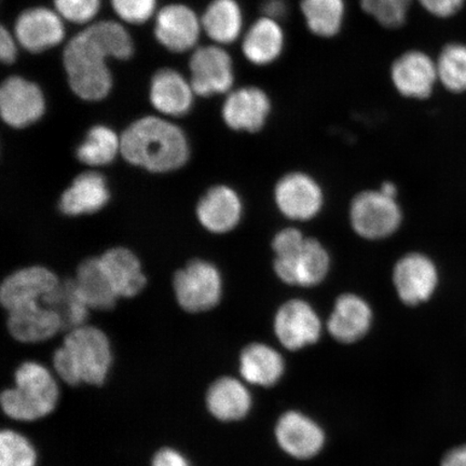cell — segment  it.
Segmentation results:
<instances>
[{"mask_svg": "<svg viewBox=\"0 0 466 466\" xmlns=\"http://www.w3.org/2000/svg\"><path fill=\"white\" fill-rule=\"evenodd\" d=\"M130 165L151 173L177 171L187 163L189 144L177 126L158 116H145L121 137V153Z\"/></svg>", "mask_w": 466, "mask_h": 466, "instance_id": "cell-1", "label": "cell"}, {"mask_svg": "<svg viewBox=\"0 0 466 466\" xmlns=\"http://www.w3.org/2000/svg\"><path fill=\"white\" fill-rule=\"evenodd\" d=\"M113 363L112 343L107 335L86 324L67 331L62 346L52 358L56 377L72 387L103 386Z\"/></svg>", "mask_w": 466, "mask_h": 466, "instance_id": "cell-2", "label": "cell"}, {"mask_svg": "<svg viewBox=\"0 0 466 466\" xmlns=\"http://www.w3.org/2000/svg\"><path fill=\"white\" fill-rule=\"evenodd\" d=\"M15 386L4 390L0 404L5 416L20 422L48 417L60 401L57 377L43 364L26 360L15 371Z\"/></svg>", "mask_w": 466, "mask_h": 466, "instance_id": "cell-3", "label": "cell"}, {"mask_svg": "<svg viewBox=\"0 0 466 466\" xmlns=\"http://www.w3.org/2000/svg\"><path fill=\"white\" fill-rule=\"evenodd\" d=\"M272 248L276 254L275 271L284 283L314 287L328 276L330 265L328 250L322 243L306 238L299 229L278 232Z\"/></svg>", "mask_w": 466, "mask_h": 466, "instance_id": "cell-4", "label": "cell"}, {"mask_svg": "<svg viewBox=\"0 0 466 466\" xmlns=\"http://www.w3.org/2000/svg\"><path fill=\"white\" fill-rule=\"evenodd\" d=\"M105 52L84 32L71 39L63 54L69 86L86 101H100L112 89Z\"/></svg>", "mask_w": 466, "mask_h": 466, "instance_id": "cell-5", "label": "cell"}, {"mask_svg": "<svg viewBox=\"0 0 466 466\" xmlns=\"http://www.w3.org/2000/svg\"><path fill=\"white\" fill-rule=\"evenodd\" d=\"M175 299L183 310L201 313L212 310L223 295V279L211 262L195 259L175 273Z\"/></svg>", "mask_w": 466, "mask_h": 466, "instance_id": "cell-6", "label": "cell"}, {"mask_svg": "<svg viewBox=\"0 0 466 466\" xmlns=\"http://www.w3.org/2000/svg\"><path fill=\"white\" fill-rule=\"evenodd\" d=\"M350 218L359 236L379 240L399 229L401 211L395 198L384 195L381 190L364 191L354 198Z\"/></svg>", "mask_w": 466, "mask_h": 466, "instance_id": "cell-7", "label": "cell"}, {"mask_svg": "<svg viewBox=\"0 0 466 466\" xmlns=\"http://www.w3.org/2000/svg\"><path fill=\"white\" fill-rule=\"evenodd\" d=\"M60 279L55 272L43 266L23 268L4 279L0 301L7 312L36 304H44Z\"/></svg>", "mask_w": 466, "mask_h": 466, "instance_id": "cell-8", "label": "cell"}, {"mask_svg": "<svg viewBox=\"0 0 466 466\" xmlns=\"http://www.w3.org/2000/svg\"><path fill=\"white\" fill-rule=\"evenodd\" d=\"M45 97L37 85L22 77H9L0 89V114L10 127L22 129L35 124L45 113Z\"/></svg>", "mask_w": 466, "mask_h": 466, "instance_id": "cell-9", "label": "cell"}, {"mask_svg": "<svg viewBox=\"0 0 466 466\" xmlns=\"http://www.w3.org/2000/svg\"><path fill=\"white\" fill-rule=\"evenodd\" d=\"M393 281L400 299L408 306H417L428 301L434 294L439 284V272L427 256L410 253L396 264Z\"/></svg>", "mask_w": 466, "mask_h": 466, "instance_id": "cell-10", "label": "cell"}, {"mask_svg": "<svg viewBox=\"0 0 466 466\" xmlns=\"http://www.w3.org/2000/svg\"><path fill=\"white\" fill-rule=\"evenodd\" d=\"M322 324L318 313L307 301L293 299L279 309L275 319V333L282 346L297 351L316 343Z\"/></svg>", "mask_w": 466, "mask_h": 466, "instance_id": "cell-11", "label": "cell"}, {"mask_svg": "<svg viewBox=\"0 0 466 466\" xmlns=\"http://www.w3.org/2000/svg\"><path fill=\"white\" fill-rule=\"evenodd\" d=\"M190 71L192 89L201 96L228 92L235 81L231 57L219 46L198 49L191 56Z\"/></svg>", "mask_w": 466, "mask_h": 466, "instance_id": "cell-12", "label": "cell"}, {"mask_svg": "<svg viewBox=\"0 0 466 466\" xmlns=\"http://www.w3.org/2000/svg\"><path fill=\"white\" fill-rule=\"evenodd\" d=\"M275 195L279 211L294 220L311 219L323 207L322 189L305 173L285 175L279 180Z\"/></svg>", "mask_w": 466, "mask_h": 466, "instance_id": "cell-13", "label": "cell"}, {"mask_svg": "<svg viewBox=\"0 0 466 466\" xmlns=\"http://www.w3.org/2000/svg\"><path fill=\"white\" fill-rule=\"evenodd\" d=\"M278 444L296 459H310L322 451L325 435L319 425L299 411L285 412L276 428Z\"/></svg>", "mask_w": 466, "mask_h": 466, "instance_id": "cell-14", "label": "cell"}, {"mask_svg": "<svg viewBox=\"0 0 466 466\" xmlns=\"http://www.w3.org/2000/svg\"><path fill=\"white\" fill-rule=\"evenodd\" d=\"M271 112L267 93L256 86L241 87L230 93L223 106V118L232 130L258 132Z\"/></svg>", "mask_w": 466, "mask_h": 466, "instance_id": "cell-15", "label": "cell"}, {"mask_svg": "<svg viewBox=\"0 0 466 466\" xmlns=\"http://www.w3.org/2000/svg\"><path fill=\"white\" fill-rule=\"evenodd\" d=\"M393 85L401 96L423 100L431 96L439 79L436 63L421 51H408L391 68Z\"/></svg>", "mask_w": 466, "mask_h": 466, "instance_id": "cell-16", "label": "cell"}, {"mask_svg": "<svg viewBox=\"0 0 466 466\" xmlns=\"http://www.w3.org/2000/svg\"><path fill=\"white\" fill-rule=\"evenodd\" d=\"M196 212L203 228L208 231L218 235L230 232L242 218L241 198L228 186H214L201 198Z\"/></svg>", "mask_w": 466, "mask_h": 466, "instance_id": "cell-17", "label": "cell"}, {"mask_svg": "<svg viewBox=\"0 0 466 466\" xmlns=\"http://www.w3.org/2000/svg\"><path fill=\"white\" fill-rule=\"evenodd\" d=\"M15 32L23 48L33 54L52 48L66 36L60 17L46 8L25 11L17 17Z\"/></svg>", "mask_w": 466, "mask_h": 466, "instance_id": "cell-18", "label": "cell"}, {"mask_svg": "<svg viewBox=\"0 0 466 466\" xmlns=\"http://www.w3.org/2000/svg\"><path fill=\"white\" fill-rule=\"evenodd\" d=\"M200 27L194 11L183 5H171L163 8L157 16L155 34L167 49L185 52L197 44Z\"/></svg>", "mask_w": 466, "mask_h": 466, "instance_id": "cell-19", "label": "cell"}, {"mask_svg": "<svg viewBox=\"0 0 466 466\" xmlns=\"http://www.w3.org/2000/svg\"><path fill=\"white\" fill-rule=\"evenodd\" d=\"M109 200L106 178L97 172H85L63 192L58 208L67 217H83L101 211Z\"/></svg>", "mask_w": 466, "mask_h": 466, "instance_id": "cell-20", "label": "cell"}, {"mask_svg": "<svg viewBox=\"0 0 466 466\" xmlns=\"http://www.w3.org/2000/svg\"><path fill=\"white\" fill-rule=\"evenodd\" d=\"M7 328L16 341L31 345L51 339L63 324L57 313L42 302L8 312Z\"/></svg>", "mask_w": 466, "mask_h": 466, "instance_id": "cell-21", "label": "cell"}, {"mask_svg": "<svg viewBox=\"0 0 466 466\" xmlns=\"http://www.w3.org/2000/svg\"><path fill=\"white\" fill-rule=\"evenodd\" d=\"M206 405L211 416L218 421H240L252 408V395L246 383L238 379L220 377L208 387Z\"/></svg>", "mask_w": 466, "mask_h": 466, "instance_id": "cell-22", "label": "cell"}, {"mask_svg": "<svg viewBox=\"0 0 466 466\" xmlns=\"http://www.w3.org/2000/svg\"><path fill=\"white\" fill-rule=\"evenodd\" d=\"M371 322L372 311L367 301L355 294H343L336 300L329 330L337 341L352 343L362 339Z\"/></svg>", "mask_w": 466, "mask_h": 466, "instance_id": "cell-23", "label": "cell"}, {"mask_svg": "<svg viewBox=\"0 0 466 466\" xmlns=\"http://www.w3.org/2000/svg\"><path fill=\"white\" fill-rule=\"evenodd\" d=\"M100 259L119 299H132L145 289L147 279L144 275L141 261L131 249L113 248L106 250Z\"/></svg>", "mask_w": 466, "mask_h": 466, "instance_id": "cell-24", "label": "cell"}, {"mask_svg": "<svg viewBox=\"0 0 466 466\" xmlns=\"http://www.w3.org/2000/svg\"><path fill=\"white\" fill-rule=\"evenodd\" d=\"M150 101L158 112L173 116L187 114L194 102V89L174 69H161L151 80Z\"/></svg>", "mask_w": 466, "mask_h": 466, "instance_id": "cell-25", "label": "cell"}, {"mask_svg": "<svg viewBox=\"0 0 466 466\" xmlns=\"http://www.w3.org/2000/svg\"><path fill=\"white\" fill-rule=\"evenodd\" d=\"M284 360L277 350L264 343H250L243 349L238 370L244 381L259 387H272L284 374Z\"/></svg>", "mask_w": 466, "mask_h": 466, "instance_id": "cell-26", "label": "cell"}, {"mask_svg": "<svg viewBox=\"0 0 466 466\" xmlns=\"http://www.w3.org/2000/svg\"><path fill=\"white\" fill-rule=\"evenodd\" d=\"M74 281L90 310H112L119 299L104 270L100 258L81 261Z\"/></svg>", "mask_w": 466, "mask_h": 466, "instance_id": "cell-27", "label": "cell"}, {"mask_svg": "<svg viewBox=\"0 0 466 466\" xmlns=\"http://www.w3.org/2000/svg\"><path fill=\"white\" fill-rule=\"evenodd\" d=\"M284 44V32L279 21L264 16L250 26L244 36L242 49L250 63L264 66L281 56Z\"/></svg>", "mask_w": 466, "mask_h": 466, "instance_id": "cell-28", "label": "cell"}, {"mask_svg": "<svg viewBox=\"0 0 466 466\" xmlns=\"http://www.w3.org/2000/svg\"><path fill=\"white\" fill-rule=\"evenodd\" d=\"M202 26L218 44H231L240 36L243 16L236 0H214L202 17Z\"/></svg>", "mask_w": 466, "mask_h": 466, "instance_id": "cell-29", "label": "cell"}, {"mask_svg": "<svg viewBox=\"0 0 466 466\" xmlns=\"http://www.w3.org/2000/svg\"><path fill=\"white\" fill-rule=\"evenodd\" d=\"M44 304L60 317L63 329L67 331L86 325L90 308L81 297L74 279H66L57 285L51 294L46 297Z\"/></svg>", "mask_w": 466, "mask_h": 466, "instance_id": "cell-30", "label": "cell"}, {"mask_svg": "<svg viewBox=\"0 0 466 466\" xmlns=\"http://www.w3.org/2000/svg\"><path fill=\"white\" fill-rule=\"evenodd\" d=\"M121 153V138L106 126H96L76 150L77 159L92 167L110 165Z\"/></svg>", "mask_w": 466, "mask_h": 466, "instance_id": "cell-31", "label": "cell"}, {"mask_svg": "<svg viewBox=\"0 0 466 466\" xmlns=\"http://www.w3.org/2000/svg\"><path fill=\"white\" fill-rule=\"evenodd\" d=\"M301 13L313 34L333 37L345 20V0H301Z\"/></svg>", "mask_w": 466, "mask_h": 466, "instance_id": "cell-32", "label": "cell"}, {"mask_svg": "<svg viewBox=\"0 0 466 466\" xmlns=\"http://www.w3.org/2000/svg\"><path fill=\"white\" fill-rule=\"evenodd\" d=\"M86 34L108 57L127 60L133 55V43L124 26L114 21H102L85 29Z\"/></svg>", "mask_w": 466, "mask_h": 466, "instance_id": "cell-33", "label": "cell"}, {"mask_svg": "<svg viewBox=\"0 0 466 466\" xmlns=\"http://www.w3.org/2000/svg\"><path fill=\"white\" fill-rule=\"evenodd\" d=\"M437 74L448 90L466 91V46L451 44L441 52L436 63Z\"/></svg>", "mask_w": 466, "mask_h": 466, "instance_id": "cell-34", "label": "cell"}, {"mask_svg": "<svg viewBox=\"0 0 466 466\" xmlns=\"http://www.w3.org/2000/svg\"><path fill=\"white\" fill-rule=\"evenodd\" d=\"M38 453L25 435L13 429L0 433V466H37Z\"/></svg>", "mask_w": 466, "mask_h": 466, "instance_id": "cell-35", "label": "cell"}, {"mask_svg": "<svg viewBox=\"0 0 466 466\" xmlns=\"http://www.w3.org/2000/svg\"><path fill=\"white\" fill-rule=\"evenodd\" d=\"M410 0H360L366 14L382 26L398 28L404 25Z\"/></svg>", "mask_w": 466, "mask_h": 466, "instance_id": "cell-36", "label": "cell"}, {"mask_svg": "<svg viewBox=\"0 0 466 466\" xmlns=\"http://www.w3.org/2000/svg\"><path fill=\"white\" fill-rule=\"evenodd\" d=\"M55 5L66 20L83 25L96 15L101 0H55Z\"/></svg>", "mask_w": 466, "mask_h": 466, "instance_id": "cell-37", "label": "cell"}, {"mask_svg": "<svg viewBox=\"0 0 466 466\" xmlns=\"http://www.w3.org/2000/svg\"><path fill=\"white\" fill-rule=\"evenodd\" d=\"M116 14L132 25H142L150 19L156 8V0H112Z\"/></svg>", "mask_w": 466, "mask_h": 466, "instance_id": "cell-38", "label": "cell"}, {"mask_svg": "<svg viewBox=\"0 0 466 466\" xmlns=\"http://www.w3.org/2000/svg\"><path fill=\"white\" fill-rule=\"evenodd\" d=\"M425 10L439 17H450L462 8L464 0H419Z\"/></svg>", "mask_w": 466, "mask_h": 466, "instance_id": "cell-39", "label": "cell"}, {"mask_svg": "<svg viewBox=\"0 0 466 466\" xmlns=\"http://www.w3.org/2000/svg\"><path fill=\"white\" fill-rule=\"evenodd\" d=\"M150 466H192L187 457L172 447L160 448L151 459Z\"/></svg>", "mask_w": 466, "mask_h": 466, "instance_id": "cell-40", "label": "cell"}, {"mask_svg": "<svg viewBox=\"0 0 466 466\" xmlns=\"http://www.w3.org/2000/svg\"><path fill=\"white\" fill-rule=\"evenodd\" d=\"M16 56V46L13 36L4 26L0 31V58L5 64L15 62Z\"/></svg>", "mask_w": 466, "mask_h": 466, "instance_id": "cell-41", "label": "cell"}, {"mask_svg": "<svg viewBox=\"0 0 466 466\" xmlns=\"http://www.w3.org/2000/svg\"><path fill=\"white\" fill-rule=\"evenodd\" d=\"M288 5L284 0H267L264 5L265 16L279 21L287 15Z\"/></svg>", "mask_w": 466, "mask_h": 466, "instance_id": "cell-42", "label": "cell"}, {"mask_svg": "<svg viewBox=\"0 0 466 466\" xmlns=\"http://www.w3.org/2000/svg\"><path fill=\"white\" fill-rule=\"evenodd\" d=\"M441 466H466V445L454 448L442 459Z\"/></svg>", "mask_w": 466, "mask_h": 466, "instance_id": "cell-43", "label": "cell"}, {"mask_svg": "<svg viewBox=\"0 0 466 466\" xmlns=\"http://www.w3.org/2000/svg\"><path fill=\"white\" fill-rule=\"evenodd\" d=\"M380 190L383 192L384 195L388 197H396V187L395 185L392 183H384Z\"/></svg>", "mask_w": 466, "mask_h": 466, "instance_id": "cell-44", "label": "cell"}]
</instances>
